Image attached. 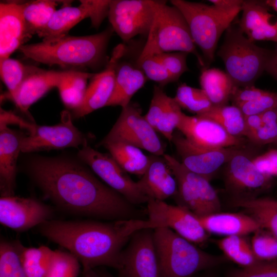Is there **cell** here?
<instances>
[{
    "mask_svg": "<svg viewBox=\"0 0 277 277\" xmlns=\"http://www.w3.org/2000/svg\"><path fill=\"white\" fill-rule=\"evenodd\" d=\"M29 172L44 196L63 211L109 221L144 219L136 206L76 162L37 156Z\"/></svg>",
    "mask_w": 277,
    "mask_h": 277,
    "instance_id": "obj_1",
    "label": "cell"
},
{
    "mask_svg": "<svg viewBox=\"0 0 277 277\" xmlns=\"http://www.w3.org/2000/svg\"><path fill=\"white\" fill-rule=\"evenodd\" d=\"M147 228L155 229L148 219L110 222L51 219L37 227L40 234L74 255L83 272L100 266L117 270L121 252L132 235Z\"/></svg>",
    "mask_w": 277,
    "mask_h": 277,
    "instance_id": "obj_2",
    "label": "cell"
},
{
    "mask_svg": "<svg viewBox=\"0 0 277 277\" xmlns=\"http://www.w3.org/2000/svg\"><path fill=\"white\" fill-rule=\"evenodd\" d=\"M112 27L95 34L69 35L22 46L19 50L34 61L48 65L96 68L106 60Z\"/></svg>",
    "mask_w": 277,
    "mask_h": 277,
    "instance_id": "obj_3",
    "label": "cell"
},
{
    "mask_svg": "<svg viewBox=\"0 0 277 277\" xmlns=\"http://www.w3.org/2000/svg\"><path fill=\"white\" fill-rule=\"evenodd\" d=\"M160 277H192L225 262L224 256L208 253L167 227L153 229Z\"/></svg>",
    "mask_w": 277,
    "mask_h": 277,
    "instance_id": "obj_4",
    "label": "cell"
},
{
    "mask_svg": "<svg viewBox=\"0 0 277 277\" xmlns=\"http://www.w3.org/2000/svg\"><path fill=\"white\" fill-rule=\"evenodd\" d=\"M184 17L195 44L201 50L206 68L214 58L221 35L242 11V7L224 9L214 5L184 0H172Z\"/></svg>",
    "mask_w": 277,
    "mask_h": 277,
    "instance_id": "obj_5",
    "label": "cell"
},
{
    "mask_svg": "<svg viewBox=\"0 0 277 277\" xmlns=\"http://www.w3.org/2000/svg\"><path fill=\"white\" fill-rule=\"evenodd\" d=\"M173 52L193 54L203 69L206 68L181 12L174 6L167 5L166 1H159L153 22L139 56Z\"/></svg>",
    "mask_w": 277,
    "mask_h": 277,
    "instance_id": "obj_6",
    "label": "cell"
},
{
    "mask_svg": "<svg viewBox=\"0 0 277 277\" xmlns=\"http://www.w3.org/2000/svg\"><path fill=\"white\" fill-rule=\"evenodd\" d=\"M270 53L249 40L238 26L231 25L226 30L217 55L235 85L246 87L253 85L265 71Z\"/></svg>",
    "mask_w": 277,
    "mask_h": 277,
    "instance_id": "obj_7",
    "label": "cell"
},
{
    "mask_svg": "<svg viewBox=\"0 0 277 277\" xmlns=\"http://www.w3.org/2000/svg\"><path fill=\"white\" fill-rule=\"evenodd\" d=\"M163 156L176 181L180 205L198 217L221 212L219 195L209 180L189 171L173 156L165 153Z\"/></svg>",
    "mask_w": 277,
    "mask_h": 277,
    "instance_id": "obj_8",
    "label": "cell"
},
{
    "mask_svg": "<svg viewBox=\"0 0 277 277\" xmlns=\"http://www.w3.org/2000/svg\"><path fill=\"white\" fill-rule=\"evenodd\" d=\"M122 108L117 120L100 145L123 142L145 150L151 154L163 156L165 147L156 130L142 115L141 109L131 103Z\"/></svg>",
    "mask_w": 277,
    "mask_h": 277,
    "instance_id": "obj_9",
    "label": "cell"
},
{
    "mask_svg": "<svg viewBox=\"0 0 277 277\" xmlns=\"http://www.w3.org/2000/svg\"><path fill=\"white\" fill-rule=\"evenodd\" d=\"M77 156L109 187L121 194L132 204L147 203L137 182L134 181L109 154L100 152L87 144V141L77 153Z\"/></svg>",
    "mask_w": 277,
    "mask_h": 277,
    "instance_id": "obj_10",
    "label": "cell"
},
{
    "mask_svg": "<svg viewBox=\"0 0 277 277\" xmlns=\"http://www.w3.org/2000/svg\"><path fill=\"white\" fill-rule=\"evenodd\" d=\"M159 1L112 0L108 18L111 27L126 43L137 35L147 36Z\"/></svg>",
    "mask_w": 277,
    "mask_h": 277,
    "instance_id": "obj_11",
    "label": "cell"
},
{
    "mask_svg": "<svg viewBox=\"0 0 277 277\" xmlns=\"http://www.w3.org/2000/svg\"><path fill=\"white\" fill-rule=\"evenodd\" d=\"M117 270L119 277H160L153 229L132 235L121 252Z\"/></svg>",
    "mask_w": 277,
    "mask_h": 277,
    "instance_id": "obj_12",
    "label": "cell"
},
{
    "mask_svg": "<svg viewBox=\"0 0 277 277\" xmlns=\"http://www.w3.org/2000/svg\"><path fill=\"white\" fill-rule=\"evenodd\" d=\"M148 219L158 227H167L195 244L206 242L208 233L198 217L186 207L169 204L163 201L149 199L147 203Z\"/></svg>",
    "mask_w": 277,
    "mask_h": 277,
    "instance_id": "obj_13",
    "label": "cell"
},
{
    "mask_svg": "<svg viewBox=\"0 0 277 277\" xmlns=\"http://www.w3.org/2000/svg\"><path fill=\"white\" fill-rule=\"evenodd\" d=\"M86 141L83 134L72 123L69 113L63 111L58 124L53 126L36 125L28 136H23L21 152L28 153L68 147L78 148Z\"/></svg>",
    "mask_w": 277,
    "mask_h": 277,
    "instance_id": "obj_14",
    "label": "cell"
},
{
    "mask_svg": "<svg viewBox=\"0 0 277 277\" xmlns=\"http://www.w3.org/2000/svg\"><path fill=\"white\" fill-rule=\"evenodd\" d=\"M174 144L182 164L189 171L210 180L240 147L206 148L195 145L181 133L174 132Z\"/></svg>",
    "mask_w": 277,
    "mask_h": 277,
    "instance_id": "obj_15",
    "label": "cell"
},
{
    "mask_svg": "<svg viewBox=\"0 0 277 277\" xmlns=\"http://www.w3.org/2000/svg\"><path fill=\"white\" fill-rule=\"evenodd\" d=\"M51 207L31 197L1 196L0 223L16 231H25L53 219Z\"/></svg>",
    "mask_w": 277,
    "mask_h": 277,
    "instance_id": "obj_16",
    "label": "cell"
},
{
    "mask_svg": "<svg viewBox=\"0 0 277 277\" xmlns=\"http://www.w3.org/2000/svg\"><path fill=\"white\" fill-rule=\"evenodd\" d=\"M225 184L235 195L234 199L253 197L252 194L269 186L272 177L261 172L253 159L239 149L226 164Z\"/></svg>",
    "mask_w": 277,
    "mask_h": 277,
    "instance_id": "obj_17",
    "label": "cell"
},
{
    "mask_svg": "<svg viewBox=\"0 0 277 277\" xmlns=\"http://www.w3.org/2000/svg\"><path fill=\"white\" fill-rule=\"evenodd\" d=\"M126 51L127 47L124 44H120L114 47L105 68L94 73L89 80L82 104L73 110L74 117H82L106 106L114 90L116 66Z\"/></svg>",
    "mask_w": 277,
    "mask_h": 277,
    "instance_id": "obj_18",
    "label": "cell"
},
{
    "mask_svg": "<svg viewBox=\"0 0 277 277\" xmlns=\"http://www.w3.org/2000/svg\"><path fill=\"white\" fill-rule=\"evenodd\" d=\"M177 129L192 144L206 148L240 147L245 141L229 134L215 122L183 113Z\"/></svg>",
    "mask_w": 277,
    "mask_h": 277,
    "instance_id": "obj_19",
    "label": "cell"
},
{
    "mask_svg": "<svg viewBox=\"0 0 277 277\" xmlns=\"http://www.w3.org/2000/svg\"><path fill=\"white\" fill-rule=\"evenodd\" d=\"M265 1H244L238 26L251 41L277 43V17L270 12Z\"/></svg>",
    "mask_w": 277,
    "mask_h": 277,
    "instance_id": "obj_20",
    "label": "cell"
},
{
    "mask_svg": "<svg viewBox=\"0 0 277 277\" xmlns=\"http://www.w3.org/2000/svg\"><path fill=\"white\" fill-rule=\"evenodd\" d=\"M29 39L23 15L22 3H0V60L8 58Z\"/></svg>",
    "mask_w": 277,
    "mask_h": 277,
    "instance_id": "obj_21",
    "label": "cell"
},
{
    "mask_svg": "<svg viewBox=\"0 0 277 277\" xmlns=\"http://www.w3.org/2000/svg\"><path fill=\"white\" fill-rule=\"evenodd\" d=\"M149 164L141 179L140 188L148 199L163 201L177 193V182L163 156L151 154Z\"/></svg>",
    "mask_w": 277,
    "mask_h": 277,
    "instance_id": "obj_22",
    "label": "cell"
},
{
    "mask_svg": "<svg viewBox=\"0 0 277 277\" xmlns=\"http://www.w3.org/2000/svg\"><path fill=\"white\" fill-rule=\"evenodd\" d=\"M67 72L46 70L30 66L27 75L11 100L22 112H27L33 103L57 87Z\"/></svg>",
    "mask_w": 277,
    "mask_h": 277,
    "instance_id": "obj_23",
    "label": "cell"
},
{
    "mask_svg": "<svg viewBox=\"0 0 277 277\" xmlns=\"http://www.w3.org/2000/svg\"><path fill=\"white\" fill-rule=\"evenodd\" d=\"M0 190L1 196L14 195L16 163L23 136L8 127L0 128Z\"/></svg>",
    "mask_w": 277,
    "mask_h": 277,
    "instance_id": "obj_24",
    "label": "cell"
},
{
    "mask_svg": "<svg viewBox=\"0 0 277 277\" xmlns=\"http://www.w3.org/2000/svg\"><path fill=\"white\" fill-rule=\"evenodd\" d=\"M198 219L208 233L225 236H246L261 229L255 220L246 213L221 211Z\"/></svg>",
    "mask_w": 277,
    "mask_h": 277,
    "instance_id": "obj_25",
    "label": "cell"
},
{
    "mask_svg": "<svg viewBox=\"0 0 277 277\" xmlns=\"http://www.w3.org/2000/svg\"><path fill=\"white\" fill-rule=\"evenodd\" d=\"M121 60L116 68L114 90L106 106L126 107L148 80L136 61L133 63Z\"/></svg>",
    "mask_w": 277,
    "mask_h": 277,
    "instance_id": "obj_26",
    "label": "cell"
},
{
    "mask_svg": "<svg viewBox=\"0 0 277 277\" xmlns=\"http://www.w3.org/2000/svg\"><path fill=\"white\" fill-rule=\"evenodd\" d=\"M232 205L241 208L266 230L277 238V200L270 197L233 199Z\"/></svg>",
    "mask_w": 277,
    "mask_h": 277,
    "instance_id": "obj_27",
    "label": "cell"
},
{
    "mask_svg": "<svg viewBox=\"0 0 277 277\" xmlns=\"http://www.w3.org/2000/svg\"><path fill=\"white\" fill-rule=\"evenodd\" d=\"M89 18L88 9L80 1L78 6L68 5L56 10L44 30L38 35L43 40H51L68 35L69 31L83 19Z\"/></svg>",
    "mask_w": 277,
    "mask_h": 277,
    "instance_id": "obj_28",
    "label": "cell"
},
{
    "mask_svg": "<svg viewBox=\"0 0 277 277\" xmlns=\"http://www.w3.org/2000/svg\"><path fill=\"white\" fill-rule=\"evenodd\" d=\"M200 83L213 106L227 105L237 87L226 72L217 68L203 69Z\"/></svg>",
    "mask_w": 277,
    "mask_h": 277,
    "instance_id": "obj_29",
    "label": "cell"
},
{
    "mask_svg": "<svg viewBox=\"0 0 277 277\" xmlns=\"http://www.w3.org/2000/svg\"><path fill=\"white\" fill-rule=\"evenodd\" d=\"M127 172L142 176L150 162V155H145L141 149L123 142H113L102 145Z\"/></svg>",
    "mask_w": 277,
    "mask_h": 277,
    "instance_id": "obj_30",
    "label": "cell"
},
{
    "mask_svg": "<svg viewBox=\"0 0 277 277\" xmlns=\"http://www.w3.org/2000/svg\"><path fill=\"white\" fill-rule=\"evenodd\" d=\"M94 73L69 70L58 84L60 97L64 105L75 110L82 103L87 87V81Z\"/></svg>",
    "mask_w": 277,
    "mask_h": 277,
    "instance_id": "obj_31",
    "label": "cell"
},
{
    "mask_svg": "<svg viewBox=\"0 0 277 277\" xmlns=\"http://www.w3.org/2000/svg\"><path fill=\"white\" fill-rule=\"evenodd\" d=\"M57 2L37 0L22 3L23 15L28 37L38 35L44 30L56 10Z\"/></svg>",
    "mask_w": 277,
    "mask_h": 277,
    "instance_id": "obj_32",
    "label": "cell"
},
{
    "mask_svg": "<svg viewBox=\"0 0 277 277\" xmlns=\"http://www.w3.org/2000/svg\"><path fill=\"white\" fill-rule=\"evenodd\" d=\"M217 245L224 256L238 265L241 268H251L262 262L255 256L250 241L245 236H225L217 241Z\"/></svg>",
    "mask_w": 277,
    "mask_h": 277,
    "instance_id": "obj_33",
    "label": "cell"
},
{
    "mask_svg": "<svg viewBox=\"0 0 277 277\" xmlns=\"http://www.w3.org/2000/svg\"><path fill=\"white\" fill-rule=\"evenodd\" d=\"M197 116L215 122L232 136L242 138L246 136L245 116L235 105L213 106L207 112Z\"/></svg>",
    "mask_w": 277,
    "mask_h": 277,
    "instance_id": "obj_34",
    "label": "cell"
},
{
    "mask_svg": "<svg viewBox=\"0 0 277 277\" xmlns=\"http://www.w3.org/2000/svg\"><path fill=\"white\" fill-rule=\"evenodd\" d=\"M25 247L18 240L1 238L0 277H28L21 261V254Z\"/></svg>",
    "mask_w": 277,
    "mask_h": 277,
    "instance_id": "obj_35",
    "label": "cell"
},
{
    "mask_svg": "<svg viewBox=\"0 0 277 277\" xmlns=\"http://www.w3.org/2000/svg\"><path fill=\"white\" fill-rule=\"evenodd\" d=\"M55 250L45 246L25 247L21 261L28 277H45L53 262Z\"/></svg>",
    "mask_w": 277,
    "mask_h": 277,
    "instance_id": "obj_36",
    "label": "cell"
},
{
    "mask_svg": "<svg viewBox=\"0 0 277 277\" xmlns=\"http://www.w3.org/2000/svg\"><path fill=\"white\" fill-rule=\"evenodd\" d=\"M180 107L195 115H201L209 111L213 105L201 88L192 87L185 83L177 88L174 97Z\"/></svg>",
    "mask_w": 277,
    "mask_h": 277,
    "instance_id": "obj_37",
    "label": "cell"
},
{
    "mask_svg": "<svg viewBox=\"0 0 277 277\" xmlns=\"http://www.w3.org/2000/svg\"><path fill=\"white\" fill-rule=\"evenodd\" d=\"M179 106L174 97L168 96L162 87L155 85L149 108L144 115L145 118L155 130L159 123Z\"/></svg>",
    "mask_w": 277,
    "mask_h": 277,
    "instance_id": "obj_38",
    "label": "cell"
},
{
    "mask_svg": "<svg viewBox=\"0 0 277 277\" xmlns=\"http://www.w3.org/2000/svg\"><path fill=\"white\" fill-rule=\"evenodd\" d=\"M30 66L10 57L0 60V74L2 81L7 87V97L11 100L27 75Z\"/></svg>",
    "mask_w": 277,
    "mask_h": 277,
    "instance_id": "obj_39",
    "label": "cell"
},
{
    "mask_svg": "<svg viewBox=\"0 0 277 277\" xmlns=\"http://www.w3.org/2000/svg\"><path fill=\"white\" fill-rule=\"evenodd\" d=\"M81 264L69 251L55 250V254L45 277H77Z\"/></svg>",
    "mask_w": 277,
    "mask_h": 277,
    "instance_id": "obj_40",
    "label": "cell"
},
{
    "mask_svg": "<svg viewBox=\"0 0 277 277\" xmlns=\"http://www.w3.org/2000/svg\"><path fill=\"white\" fill-rule=\"evenodd\" d=\"M250 243L253 253L259 261L277 260V238L268 231L261 229L254 232Z\"/></svg>",
    "mask_w": 277,
    "mask_h": 277,
    "instance_id": "obj_41",
    "label": "cell"
},
{
    "mask_svg": "<svg viewBox=\"0 0 277 277\" xmlns=\"http://www.w3.org/2000/svg\"><path fill=\"white\" fill-rule=\"evenodd\" d=\"M136 63L147 80L157 83L160 86L163 87L175 82L155 55L144 57L138 55Z\"/></svg>",
    "mask_w": 277,
    "mask_h": 277,
    "instance_id": "obj_42",
    "label": "cell"
},
{
    "mask_svg": "<svg viewBox=\"0 0 277 277\" xmlns=\"http://www.w3.org/2000/svg\"><path fill=\"white\" fill-rule=\"evenodd\" d=\"M262 123L248 139L258 145L277 143V108L261 114Z\"/></svg>",
    "mask_w": 277,
    "mask_h": 277,
    "instance_id": "obj_43",
    "label": "cell"
},
{
    "mask_svg": "<svg viewBox=\"0 0 277 277\" xmlns=\"http://www.w3.org/2000/svg\"><path fill=\"white\" fill-rule=\"evenodd\" d=\"M188 53L183 52L163 53L155 55L175 82L188 70L186 59Z\"/></svg>",
    "mask_w": 277,
    "mask_h": 277,
    "instance_id": "obj_44",
    "label": "cell"
},
{
    "mask_svg": "<svg viewBox=\"0 0 277 277\" xmlns=\"http://www.w3.org/2000/svg\"><path fill=\"white\" fill-rule=\"evenodd\" d=\"M245 116L261 114L268 110L277 108V92L267 91L260 97L238 106Z\"/></svg>",
    "mask_w": 277,
    "mask_h": 277,
    "instance_id": "obj_45",
    "label": "cell"
},
{
    "mask_svg": "<svg viewBox=\"0 0 277 277\" xmlns=\"http://www.w3.org/2000/svg\"><path fill=\"white\" fill-rule=\"evenodd\" d=\"M226 277H277V260L262 261L251 268L234 269Z\"/></svg>",
    "mask_w": 277,
    "mask_h": 277,
    "instance_id": "obj_46",
    "label": "cell"
},
{
    "mask_svg": "<svg viewBox=\"0 0 277 277\" xmlns=\"http://www.w3.org/2000/svg\"><path fill=\"white\" fill-rule=\"evenodd\" d=\"M86 6L92 26L98 29L105 17H108L111 1L82 0Z\"/></svg>",
    "mask_w": 277,
    "mask_h": 277,
    "instance_id": "obj_47",
    "label": "cell"
},
{
    "mask_svg": "<svg viewBox=\"0 0 277 277\" xmlns=\"http://www.w3.org/2000/svg\"><path fill=\"white\" fill-rule=\"evenodd\" d=\"M258 169L263 173L277 176V149H270L253 159Z\"/></svg>",
    "mask_w": 277,
    "mask_h": 277,
    "instance_id": "obj_48",
    "label": "cell"
},
{
    "mask_svg": "<svg viewBox=\"0 0 277 277\" xmlns=\"http://www.w3.org/2000/svg\"><path fill=\"white\" fill-rule=\"evenodd\" d=\"M267 91L256 88L253 85L236 87L230 100L232 102V105L238 106L244 103L253 101L265 94Z\"/></svg>",
    "mask_w": 277,
    "mask_h": 277,
    "instance_id": "obj_49",
    "label": "cell"
},
{
    "mask_svg": "<svg viewBox=\"0 0 277 277\" xmlns=\"http://www.w3.org/2000/svg\"><path fill=\"white\" fill-rule=\"evenodd\" d=\"M9 124L17 125L21 128L27 130L31 133L35 129L36 124L26 121L11 111L1 109L0 128H3Z\"/></svg>",
    "mask_w": 277,
    "mask_h": 277,
    "instance_id": "obj_50",
    "label": "cell"
},
{
    "mask_svg": "<svg viewBox=\"0 0 277 277\" xmlns=\"http://www.w3.org/2000/svg\"><path fill=\"white\" fill-rule=\"evenodd\" d=\"M265 71L277 80V48L274 51L271 52Z\"/></svg>",
    "mask_w": 277,
    "mask_h": 277,
    "instance_id": "obj_51",
    "label": "cell"
},
{
    "mask_svg": "<svg viewBox=\"0 0 277 277\" xmlns=\"http://www.w3.org/2000/svg\"><path fill=\"white\" fill-rule=\"evenodd\" d=\"M244 1L242 0H211L212 5L224 9H232L242 7Z\"/></svg>",
    "mask_w": 277,
    "mask_h": 277,
    "instance_id": "obj_52",
    "label": "cell"
},
{
    "mask_svg": "<svg viewBox=\"0 0 277 277\" xmlns=\"http://www.w3.org/2000/svg\"><path fill=\"white\" fill-rule=\"evenodd\" d=\"M82 277H100L95 269L83 272Z\"/></svg>",
    "mask_w": 277,
    "mask_h": 277,
    "instance_id": "obj_53",
    "label": "cell"
},
{
    "mask_svg": "<svg viewBox=\"0 0 277 277\" xmlns=\"http://www.w3.org/2000/svg\"><path fill=\"white\" fill-rule=\"evenodd\" d=\"M95 270L100 277H115L104 269H95Z\"/></svg>",
    "mask_w": 277,
    "mask_h": 277,
    "instance_id": "obj_54",
    "label": "cell"
},
{
    "mask_svg": "<svg viewBox=\"0 0 277 277\" xmlns=\"http://www.w3.org/2000/svg\"><path fill=\"white\" fill-rule=\"evenodd\" d=\"M205 277H214V276L212 275H208V276H206Z\"/></svg>",
    "mask_w": 277,
    "mask_h": 277,
    "instance_id": "obj_55",
    "label": "cell"
}]
</instances>
